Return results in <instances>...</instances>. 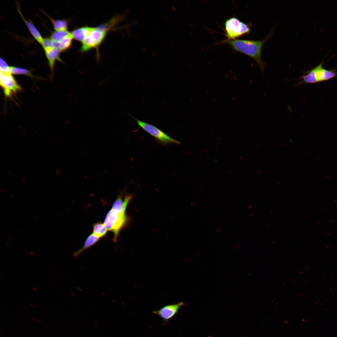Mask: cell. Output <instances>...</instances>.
<instances>
[{"label": "cell", "instance_id": "cell-1", "mask_svg": "<svg viewBox=\"0 0 337 337\" xmlns=\"http://www.w3.org/2000/svg\"><path fill=\"white\" fill-rule=\"evenodd\" d=\"M132 198V196H125L124 198L120 195L117 197L112 206L107 214L104 223L108 231L113 232V240L117 241L120 230L128 224L129 218L126 213V208Z\"/></svg>", "mask_w": 337, "mask_h": 337}, {"label": "cell", "instance_id": "cell-2", "mask_svg": "<svg viewBox=\"0 0 337 337\" xmlns=\"http://www.w3.org/2000/svg\"><path fill=\"white\" fill-rule=\"evenodd\" d=\"M267 39V38H266L261 41L235 39L226 41V42L235 51L244 53L254 59L263 71L265 64L261 58V51Z\"/></svg>", "mask_w": 337, "mask_h": 337}, {"label": "cell", "instance_id": "cell-3", "mask_svg": "<svg viewBox=\"0 0 337 337\" xmlns=\"http://www.w3.org/2000/svg\"><path fill=\"white\" fill-rule=\"evenodd\" d=\"M337 77V73L334 70H328L322 67L321 63L313 69L307 71L300 77V81L297 84H314L330 80Z\"/></svg>", "mask_w": 337, "mask_h": 337}, {"label": "cell", "instance_id": "cell-4", "mask_svg": "<svg viewBox=\"0 0 337 337\" xmlns=\"http://www.w3.org/2000/svg\"><path fill=\"white\" fill-rule=\"evenodd\" d=\"M226 36L228 40H235L243 35L250 33L249 26L235 17L227 19L225 23Z\"/></svg>", "mask_w": 337, "mask_h": 337}, {"label": "cell", "instance_id": "cell-5", "mask_svg": "<svg viewBox=\"0 0 337 337\" xmlns=\"http://www.w3.org/2000/svg\"><path fill=\"white\" fill-rule=\"evenodd\" d=\"M107 28H108L105 25L95 27L82 41L81 51H85L98 47L105 37L108 29Z\"/></svg>", "mask_w": 337, "mask_h": 337}, {"label": "cell", "instance_id": "cell-6", "mask_svg": "<svg viewBox=\"0 0 337 337\" xmlns=\"http://www.w3.org/2000/svg\"><path fill=\"white\" fill-rule=\"evenodd\" d=\"M136 121L138 125L144 131L154 137L161 144L167 145L169 144H179L180 142L169 136L156 127L140 120L130 115Z\"/></svg>", "mask_w": 337, "mask_h": 337}, {"label": "cell", "instance_id": "cell-7", "mask_svg": "<svg viewBox=\"0 0 337 337\" xmlns=\"http://www.w3.org/2000/svg\"><path fill=\"white\" fill-rule=\"evenodd\" d=\"M0 83L5 96L7 97H10L22 89L11 73L1 70Z\"/></svg>", "mask_w": 337, "mask_h": 337}, {"label": "cell", "instance_id": "cell-8", "mask_svg": "<svg viewBox=\"0 0 337 337\" xmlns=\"http://www.w3.org/2000/svg\"><path fill=\"white\" fill-rule=\"evenodd\" d=\"M185 305L183 302L166 305L152 313L160 317L164 324H167L177 314L180 309Z\"/></svg>", "mask_w": 337, "mask_h": 337}, {"label": "cell", "instance_id": "cell-9", "mask_svg": "<svg viewBox=\"0 0 337 337\" xmlns=\"http://www.w3.org/2000/svg\"><path fill=\"white\" fill-rule=\"evenodd\" d=\"M50 67L52 72L56 61L62 62L60 57V51L58 46L44 49Z\"/></svg>", "mask_w": 337, "mask_h": 337}, {"label": "cell", "instance_id": "cell-10", "mask_svg": "<svg viewBox=\"0 0 337 337\" xmlns=\"http://www.w3.org/2000/svg\"><path fill=\"white\" fill-rule=\"evenodd\" d=\"M19 5L17 3L18 11L22 18L28 27L31 33L35 39L41 45L42 43L43 38L42 37L39 32L33 23L30 21L27 20L22 15L19 7Z\"/></svg>", "mask_w": 337, "mask_h": 337}, {"label": "cell", "instance_id": "cell-11", "mask_svg": "<svg viewBox=\"0 0 337 337\" xmlns=\"http://www.w3.org/2000/svg\"><path fill=\"white\" fill-rule=\"evenodd\" d=\"M100 239L92 233L88 237L82 247L73 253V256L77 258L85 250L96 244Z\"/></svg>", "mask_w": 337, "mask_h": 337}, {"label": "cell", "instance_id": "cell-12", "mask_svg": "<svg viewBox=\"0 0 337 337\" xmlns=\"http://www.w3.org/2000/svg\"><path fill=\"white\" fill-rule=\"evenodd\" d=\"M94 28L88 27H83L74 30L71 34L73 38L79 41H81Z\"/></svg>", "mask_w": 337, "mask_h": 337}, {"label": "cell", "instance_id": "cell-13", "mask_svg": "<svg viewBox=\"0 0 337 337\" xmlns=\"http://www.w3.org/2000/svg\"><path fill=\"white\" fill-rule=\"evenodd\" d=\"M93 227V233L100 238L106 235L108 231L104 223L101 222L95 223Z\"/></svg>", "mask_w": 337, "mask_h": 337}, {"label": "cell", "instance_id": "cell-14", "mask_svg": "<svg viewBox=\"0 0 337 337\" xmlns=\"http://www.w3.org/2000/svg\"><path fill=\"white\" fill-rule=\"evenodd\" d=\"M52 22L54 28L56 31L67 30V22L63 19H54L48 15L46 14Z\"/></svg>", "mask_w": 337, "mask_h": 337}, {"label": "cell", "instance_id": "cell-15", "mask_svg": "<svg viewBox=\"0 0 337 337\" xmlns=\"http://www.w3.org/2000/svg\"><path fill=\"white\" fill-rule=\"evenodd\" d=\"M73 38L70 33L61 41L58 43V47L60 51H65L68 50L71 45Z\"/></svg>", "mask_w": 337, "mask_h": 337}, {"label": "cell", "instance_id": "cell-16", "mask_svg": "<svg viewBox=\"0 0 337 337\" xmlns=\"http://www.w3.org/2000/svg\"><path fill=\"white\" fill-rule=\"evenodd\" d=\"M70 32L67 30L60 31H55L52 33L50 38L54 42L58 43L63 38L69 35Z\"/></svg>", "mask_w": 337, "mask_h": 337}, {"label": "cell", "instance_id": "cell-17", "mask_svg": "<svg viewBox=\"0 0 337 337\" xmlns=\"http://www.w3.org/2000/svg\"><path fill=\"white\" fill-rule=\"evenodd\" d=\"M11 74L17 75H26L33 77L30 70L21 67L16 66H10Z\"/></svg>", "mask_w": 337, "mask_h": 337}, {"label": "cell", "instance_id": "cell-18", "mask_svg": "<svg viewBox=\"0 0 337 337\" xmlns=\"http://www.w3.org/2000/svg\"><path fill=\"white\" fill-rule=\"evenodd\" d=\"M41 45L44 49L58 46V43L54 42L50 37L45 38H43Z\"/></svg>", "mask_w": 337, "mask_h": 337}, {"label": "cell", "instance_id": "cell-19", "mask_svg": "<svg viewBox=\"0 0 337 337\" xmlns=\"http://www.w3.org/2000/svg\"><path fill=\"white\" fill-rule=\"evenodd\" d=\"M0 67L1 70L7 73H11L10 66H9L7 62L1 58H0Z\"/></svg>", "mask_w": 337, "mask_h": 337}, {"label": "cell", "instance_id": "cell-20", "mask_svg": "<svg viewBox=\"0 0 337 337\" xmlns=\"http://www.w3.org/2000/svg\"><path fill=\"white\" fill-rule=\"evenodd\" d=\"M55 171H56V173L57 174H58L59 175H60L61 174L60 172V171L58 169H55Z\"/></svg>", "mask_w": 337, "mask_h": 337}, {"label": "cell", "instance_id": "cell-21", "mask_svg": "<svg viewBox=\"0 0 337 337\" xmlns=\"http://www.w3.org/2000/svg\"><path fill=\"white\" fill-rule=\"evenodd\" d=\"M8 173L9 174H10V175H12V173H11V172H8Z\"/></svg>", "mask_w": 337, "mask_h": 337}, {"label": "cell", "instance_id": "cell-22", "mask_svg": "<svg viewBox=\"0 0 337 337\" xmlns=\"http://www.w3.org/2000/svg\"><path fill=\"white\" fill-rule=\"evenodd\" d=\"M22 181H23V182H25V183L26 182V181L25 179H22Z\"/></svg>", "mask_w": 337, "mask_h": 337}, {"label": "cell", "instance_id": "cell-23", "mask_svg": "<svg viewBox=\"0 0 337 337\" xmlns=\"http://www.w3.org/2000/svg\"><path fill=\"white\" fill-rule=\"evenodd\" d=\"M54 140H55L56 141H57H57H58V140H57V139H56V138H54Z\"/></svg>", "mask_w": 337, "mask_h": 337}, {"label": "cell", "instance_id": "cell-24", "mask_svg": "<svg viewBox=\"0 0 337 337\" xmlns=\"http://www.w3.org/2000/svg\"><path fill=\"white\" fill-rule=\"evenodd\" d=\"M10 133H11V134H12V135H13V133H11V132H10Z\"/></svg>", "mask_w": 337, "mask_h": 337}]
</instances>
